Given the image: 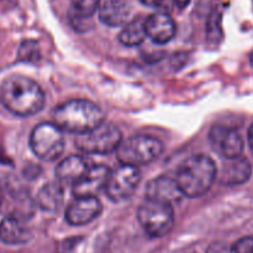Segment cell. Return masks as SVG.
Returning a JSON list of instances; mask_svg holds the SVG:
<instances>
[{
  "label": "cell",
  "mask_w": 253,
  "mask_h": 253,
  "mask_svg": "<svg viewBox=\"0 0 253 253\" xmlns=\"http://www.w3.org/2000/svg\"><path fill=\"white\" fill-rule=\"evenodd\" d=\"M44 93L39 83L29 77L14 74L0 85V103L16 116L27 118L43 109Z\"/></svg>",
  "instance_id": "cell-1"
},
{
  "label": "cell",
  "mask_w": 253,
  "mask_h": 253,
  "mask_svg": "<svg viewBox=\"0 0 253 253\" xmlns=\"http://www.w3.org/2000/svg\"><path fill=\"white\" fill-rule=\"evenodd\" d=\"M105 121V114L98 104L86 99H71L53 110V123L67 132H86Z\"/></svg>",
  "instance_id": "cell-2"
},
{
  "label": "cell",
  "mask_w": 253,
  "mask_h": 253,
  "mask_svg": "<svg viewBox=\"0 0 253 253\" xmlns=\"http://www.w3.org/2000/svg\"><path fill=\"white\" fill-rule=\"evenodd\" d=\"M217 177L214 160L207 155H194L178 167L175 179L187 198H200L211 189Z\"/></svg>",
  "instance_id": "cell-3"
},
{
  "label": "cell",
  "mask_w": 253,
  "mask_h": 253,
  "mask_svg": "<svg viewBox=\"0 0 253 253\" xmlns=\"http://www.w3.org/2000/svg\"><path fill=\"white\" fill-rule=\"evenodd\" d=\"M163 150L165 146L158 138L148 135H135L121 141L116 150V158L121 165L140 167L157 160Z\"/></svg>",
  "instance_id": "cell-4"
},
{
  "label": "cell",
  "mask_w": 253,
  "mask_h": 253,
  "mask_svg": "<svg viewBox=\"0 0 253 253\" xmlns=\"http://www.w3.org/2000/svg\"><path fill=\"white\" fill-rule=\"evenodd\" d=\"M123 140L120 128L104 121L96 127L77 135L74 143L79 151L86 155H108L116 152Z\"/></svg>",
  "instance_id": "cell-5"
},
{
  "label": "cell",
  "mask_w": 253,
  "mask_h": 253,
  "mask_svg": "<svg viewBox=\"0 0 253 253\" xmlns=\"http://www.w3.org/2000/svg\"><path fill=\"white\" fill-rule=\"evenodd\" d=\"M137 220L146 234L155 239L165 237L174 226L173 205L146 199L137 210Z\"/></svg>",
  "instance_id": "cell-6"
},
{
  "label": "cell",
  "mask_w": 253,
  "mask_h": 253,
  "mask_svg": "<svg viewBox=\"0 0 253 253\" xmlns=\"http://www.w3.org/2000/svg\"><path fill=\"white\" fill-rule=\"evenodd\" d=\"M30 148L40 160L46 162L57 160L64 151L63 130L54 123L39 124L30 136Z\"/></svg>",
  "instance_id": "cell-7"
},
{
  "label": "cell",
  "mask_w": 253,
  "mask_h": 253,
  "mask_svg": "<svg viewBox=\"0 0 253 253\" xmlns=\"http://www.w3.org/2000/svg\"><path fill=\"white\" fill-rule=\"evenodd\" d=\"M140 182L141 172L138 167L120 163V166L110 170L105 194L114 203L125 202L135 194Z\"/></svg>",
  "instance_id": "cell-8"
},
{
  "label": "cell",
  "mask_w": 253,
  "mask_h": 253,
  "mask_svg": "<svg viewBox=\"0 0 253 253\" xmlns=\"http://www.w3.org/2000/svg\"><path fill=\"white\" fill-rule=\"evenodd\" d=\"M209 142L212 150L221 158L242 156L245 142L242 135L234 127L215 125L209 131Z\"/></svg>",
  "instance_id": "cell-9"
},
{
  "label": "cell",
  "mask_w": 253,
  "mask_h": 253,
  "mask_svg": "<svg viewBox=\"0 0 253 253\" xmlns=\"http://www.w3.org/2000/svg\"><path fill=\"white\" fill-rule=\"evenodd\" d=\"M103 211V205L98 197H78L66 210V221L72 226H84L90 224Z\"/></svg>",
  "instance_id": "cell-10"
},
{
  "label": "cell",
  "mask_w": 253,
  "mask_h": 253,
  "mask_svg": "<svg viewBox=\"0 0 253 253\" xmlns=\"http://www.w3.org/2000/svg\"><path fill=\"white\" fill-rule=\"evenodd\" d=\"M110 170L104 165L90 166L88 170L74 184H72L74 198L96 197L99 193L105 190Z\"/></svg>",
  "instance_id": "cell-11"
},
{
  "label": "cell",
  "mask_w": 253,
  "mask_h": 253,
  "mask_svg": "<svg viewBox=\"0 0 253 253\" xmlns=\"http://www.w3.org/2000/svg\"><path fill=\"white\" fill-rule=\"evenodd\" d=\"M220 169H217L216 179L221 185L235 187L246 183L251 178L252 166L247 158L235 157V158H222Z\"/></svg>",
  "instance_id": "cell-12"
},
{
  "label": "cell",
  "mask_w": 253,
  "mask_h": 253,
  "mask_svg": "<svg viewBox=\"0 0 253 253\" xmlns=\"http://www.w3.org/2000/svg\"><path fill=\"white\" fill-rule=\"evenodd\" d=\"M184 198L177 179L168 175H160L148 182L146 187V199L174 205Z\"/></svg>",
  "instance_id": "cell-13"
},
{
  "label": "cell",
  "mask_w": 253,
  "mask_h": 253,
  "mask_svg": "<svg viewBox=\"0 0 253 253\" xmlns=\"http://www.w3.org/2000/svg\"><path fill=\"white\" fill-rule=\"evenodd\" d=\"M147 36L157 44H166L174 37L177 26L169 14L165 11L155 12L146 17Z\"/></svg>",
  "instance_id": "cell-14"
},
{
  "label": "cell",
  "mask_w": 253,
  "mask_h": 253,
  "mask_svg": "<svg viewBox=\"0 0 253 253\" xmlns=\"http://www.w3.org/2000/svg\"><path fill=\"white\" fill-rule=\"evenodd\" d=\"M132 6L127 0H105L99 7V20L109 27H120L130 21Z\"/></svg>",
  "instance_id": "cell-15"
},
{
  "label": "cell",
  "mask_w": 253,
  "mask_h": 253,
  "mask_svg": "<svg viewBox=\"0 0 253 253\" xmlns=\"http://www.w3.org/2000/svg\"><path fill=\"white\" fill-rule=\"evenodd\" d=\"M32 234L25 220L15 215H7L0 221V241L16 246L24 245L31 240Z\"/></svg>",
  "instance_id": "cell-16"
},
{
  "label": "cell",
  "mask_w": 253,
  "mask_h": 253,
  "mask_svg": "<svg viewBox=\"0 0 253 253\" xmlns=\"http://www.w3.org/2000/svg\"><path fill=\"white\" fill-rule=\"evenodd\" d=\"M90 167L88 160L83 156L73 155L64 158L56 167V177L61 184H74Z\"/></svg>",
  "instance_id": "cell-17"
},
{
  "label": "cell",
  "mask_w": 253,
  "mask_h": 253,
  "mask_svg": "<svg viewBox=\"0 0 253 253\" xmlns=\"http://www.w3.org/2000/svg\"><path fill=\"white\" fill-rule=\"evenodd\" d=\"M147 37L146 17H135L124 25L123 30L119 34V41L126 47H136L140 46Z\"/></svg>",
  "instance_id": "cell-18"
},
{
  "label": "cell",
  "mask_w": 253,
  "mask_h": 253,
  "mask_svg": "<svg viewBox=\"0 0 253 253\" xmlns=\"http://www.w3.org/2000/svg\"><path fill=\"white\" fill-rule=\"evenodd\" d=\"M37 205L44 211H57L63 203V188L61 183H47L37 193Z\"/></svg>",
  "instance_id": "cell-19"
},
{
  "label": "cell",
  "mask_w": 253,
  "mask_h": 253,
  "mask_svg": "<svg viewBox=\"0 0 253 253\" xmlns=\"http://www.w3.org/2000/svg\"><path fill=\"white\" fill-rule=\"evenodd\" d=\"M222 36V30H221V11L219 9H214L211 14L209 15V20H208L207 25V40L208 43L212 44H219L221 41Z\"/></svg>",
  "instance_id": "cell-20"
},
{
  "label": "cell",
  "mask_w": 253,
  "mask_h": 253,
  "mask_svg": "<svg viewBox=\"0 0 253 253\" xmlns=\"http://www.w3.org/2000/svg\"><path fill=\"white\" fill-rule=\"evenodd\" d=\"M100 0H72V11L76 19H90L100 6Z\"/></svg>",
  "instance_id": "cell-21"
},
{
  "label": "cell",
  "mask_w": 253,
  "mask_h": 253,
  "mask_svg": "<svg viewBox=\"0 0 253 253\" xmlns=\"http://www.w3.org/2000/svg\"><path fill=\"white\" fill-rule=\"evenodd\" d=\"M19 57L21 61L25 62H34L40 58V51L39 46L36 42L34 41H25L20 46Z\"/></svg>",
  "instance_id": "cell-22"
},
{
  "label": "cell",
  "mask_w": 253,
  "mask_h": 253,
  "mask_svg": "<svg viewBox=\"0 0 253 253\" xmlns=\"http://www.w3.org/2000/svg\"><path fill=\"white\" fill-rule=\"evenodd\" d=\"M232 246L237 253H253V237H242L239 241L235 242Z\"/></svg>",
  "instance_id": "cell-23"
},
{
  "label": "cell",
  "mask_w": 253,
  "mask_h": 253,
  "mask_svg": "<svg viewBox=\"0 0 253 253\" xmlns=\"http://www.w3.org/2000/svg\"><path fill=\"white\" fill-rule=\"evenodd\" d=\"M207 253H237L234 246L224 244V242H214L208 247Z\"/></svg>",
  "instance_id": "cell-24"
},
{
  "label": "cell",
  "mask_w": 253,
  "mask_h": 253,
  "mask_svg": "<svg viewBox=\"0 0 253 253\" xmlns=\"http://www.w3.org/2000/svg\"><path fill=\"white\" fill-rule=\"evenodd\" d=\"M143 5L155 9H170L172 5H174L173 0H140Z\"/></svg>",
  "instance_id": "cell-25"
},
{
  "label": "cell",
  "mask_w": 253,
  "mask_h": 253,
  "mask_svg": "<svg viewBox=\"0 0 253 253\" xmlns=\"http://www.w3.org/2000/svg\"><path fill=\"white\" fill-rule=\"evenodd\" d=\"M173 2H174V5L178 9H184V7L189 5L190 0H173Z\"/></svg>",
  "instance_id": "cell-26"
},
{
  "label": "cell",
  "mask_w": 253,
  "mask_h": 253,
  "mask_svg": "<svg viewBox=\"0 0 253 253\" xmlns=\"http://www.w3.org/2000/svg\"><path fill=\"white\" fill-rule=\"evenodd\" d=\"M247 140H249V145H250V148H251V152L253 153V124L249 130V136H247Z\"/></svg>",
  "instance_id": "cell-27"
},
{
  "label": "cell",
  "mask_w": 253,
  "mask_h": 253,
  "mask_svg": "<svg viewBox=\"0 0 253 253\" xmlns=\"http://www.w3.org/2000/svg\"><path fill=\"white\" fill-rule=\"evenodd\" d=\"M2 199H4V193H2V188H1V184H0V210H1Z\"/></svg>",
  "instance_id": "cell-28"
}]
</instances>
